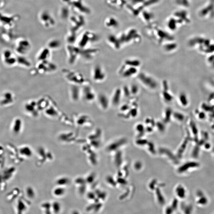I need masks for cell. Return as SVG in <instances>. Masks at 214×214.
<instances>
[{
  "label": "cell",
  "mask_w": 214,
  "mask_h": 214,
  "mask_svg": "<svg viewBox=\"0 0 214 214\" xmlns=\"http://www.w3.org/2000/svg\"><path fill=\"white\" fill-rule=\"evenodd\" d=\"M22 122L21 120L19 119H17L15 121V124H14V131L16 133L19 131L21 127Z\"/></svg>",
  "instance_id": "29"
},
{
  "label": "cell",
  "mask_w": 214,
  "mask_h": 214,
  "mask_svg": "<svg viewBox=\"0 0 214 214\" xmlns=\"http://www.w3.org/2000/svg\"><path fill=\"white\" fill-rule=\"evenodd\" d=\"M176 48V45L174 44H168L164 46L163 49L166 52H172Z\"/></svg>",
  "instance_id": "27"
},
{
  "label": "cell",
  "mask_w": 214,
  "mask_h": 214,
  "mask_svg": "<svg viewBox=\"0 0 214 214\" xmlns=\"http://www.w3.org/2000/svg\"><path fill=\"white\" fill-rule=\"evenodd\" d=\"M4 62L7 65H14L17 64V57L14 56L13 54L9 51H6L3 54Z\"/></svg>",
  "instance_id": "17"
},
{
  "label": "cell",
  "mask_w": 214,
  "mask_h": 214,
  "mask_svg": "<svg viewBox=\"0 0 214 214\" xmlns=\"http://www.w3.org/2000/svg\"><path fill=\"white\" fill-rule=\"evenodd\" d=\"M179 100L182 105L186 106L188 104V100L186 95L184 93H181L179 96Z\"/></svg>",
  "instance_id": "28"
},
{
  "label": "cell",
  "mask_w": 214,
  "mask_h": 214,
  "mask_svg": "<svg viewBox=\"0 0 214 214\" xmlns=\"http://www.w3.org/2000/svg\"><path fill=\"white\" fill-rule=\"evenodd\" d=\"M62 46V43L58 39H54L50 40L47 43L46 47L51 51L58 50Z\"/></svg>",
  "instance_id": "19"
},
{
  "label": "cell",
  "mask_w": 214,
  "mask_h": 214,
  "mask_svg": "<svg viewBox=\"0 0 214 214\" xmlns=\"http://www.w3.org/2000/svg\"><path fill=\"white\" fill-rule=\"evenodd\" d=\"M184 214H192L193 211V207L191 204L186 205L184 206Z\"/></svg>",
  "instance_id": "30"
},
{
  "label": "cell",
  "mask_w": 214,
  "mask_h": 214,
  "mask_svg": "<svg viewBox=\"0 0 214 214\" xmlns=\"http://www.w3.org/2000/svg\"><path fill=\"white\" fill-rule=\"evenodd\" d=\"M178 194L179 197L181 198H184L185 197L186 192L185 189L183 188L179 187L178 189Z\"/></svg>",
  "instance_id": "32"
},
{
  "label": "cell",
  "mask_w": 214,
  "mask_h": 214,
  "mask_svg": "<svg viewBox=\"0 0 214 214\" xmlns=\"http://www.w3.org/2000/svg\"><path fill=\"white\" fill-rule=\"evenodd\" d=\"M122 95V89L120 88H116L112 94L111 99H110V103L114 106L118 105L121 101Z\"/></svg>",
  "instance_id": "18"
},
{
  "label": "cell",
  "mask_w": 214,
  "mask_h": 214,
  "mask_svg": "<svg viewBox=\"0 0 214 214\" xmlns=\"http://www.w3.org/2000/svg\"><path fill=\"white\" fill-rule=\"evenodd\" d=\"M31 48V43L28 40L21 39L17 42L15 49L18 55L25 56L30 52Z\"/></svg>",
  "instance_id": "9"
},
{
  "label": "cell",
  "mask_w": 214,
  "mask_h": 214,
  "mask_svg": "<svg viewBox=\"0 0 214 214\" xmlns=\"http://www.w3.org/2000/svg\"><path fill=\"white\" fill-rule=\"evenodd\" d=\"M108 41L109 43L113 48L116 50L120 49L121 47V43L119 40L113 35L109 36L108 38Z\"/></svg>",
  "instance_id": "22"
},
{
  "label": "cell",
  "mask_w": 214,
  "mask_h": 214,
  "mask_svg": "<svg viewBox=\"0 0 214 214\" xmlns=\"http://www.w3.org/2000/svg\"><path fill=\"white\" fill-rule=\"evenodd\" d=\"M91 77L95 82L102 83L106 78V74L103 67L101 65L98 64L94 65L92 70Z\"/></svg>",
  "instance_id": "8"
},
{
  "label": "cell",
  "mask_w": 214,
  "mask_h": 214,
  "mask_svg": "<svg viewBox=\"0 0 214 214\" xmlns=\"http://www.w3.org/2000/svg\"><path fill=\"white\" fill-rule=\"evenodd\" d=\"M24 109L26 112L33 116H37L39 112L36 100H30L25 104Z\"/></svg>",
  "instance_id": "14"
},
{
  "label": "cell",
  "mask_w": 214,
  "mask_h": 214,
  "mask_svg": "<svg viewBox=\"0 0 214 214\" xmlns=\"http://www.w3.org/2000/svg\"><path fill=\"white\" fill-rule=\"evenodd\" d=\"M138 69L137 67L126 66L123 64L120 68L119 73L123 78H130L134 75H138Z\"/></svg>",
  "instance_id": "12"
},
{
  "label": "cell",
  "mask_w": 214,
  "mask_h": 214,
  "mask_svg": "<svg viewBox=\"0 0 214 214\" xmlns=\"http://www.w3.org/2000/svg\"><path fill=\"white\" fill-rule=\"evenodd\" d=\"M20 153L26 157H30L32 155V151L28 147H24L20 149Z\"/></svg>",
  "instance_id": "26"
},
{
  "label": "cell",
  "mask_w": 214,
  "mask_h": 214,
  "mask_svg": "<svg viewBox=\"0 0 214 214\" xmlns=\"http://www.w3.org/2000/svg\"><path fill=\"white\" fill-rule=\"evenodd\" d=\"M99 39V36L94 33L89 31H85L80 37L79 39H77L76 45L79 47L83 49L89 47L91 44L97 42Z\"/></svg>",
  "instance_id": "3"
},
{
  "label": "cell",
  "mask_w": 214,
  "mask_h": 214,
  "mask_svg": "<svg viewBox=\"0 0 214 214\" xmlns=\"http://www.w3.org/2000/svg\"><path fill=\"white\" fill-rule=\"evenodd\" d=\"M161 95L163 99L165 102H171L173 99V96L169 91V88H163Z\"/></svg>",
  "instance_id": "24"
},
{
  "label": "cell",
  "mask_w": 214,
  "mask_h": 214,
  "mask_svg": "<svg viewBox=\"0 0 214 214\" xmlns=\"http://www.w3.org/2000/svg\"><path fill=\"white\" fill-rule=\"evenodd\" d=\"M196 204L199 206H206L208 204V199L202 192H198L197 194Z\"/></svg>",
  "instance_id": "21"
},
{
  "label": "cell",
  "mask_w": 214,
  "mask_h": 214,
  "mask_svg": "<svg viewBox=\"0 0 214 214\" xmlns=\"http://www.w3.org/2000/svg\"><path fill=\"white\" fill-rule=\"evenodd\" d=\"M41 23L45 28H49L53 27L55 24L54 18L50 13L47 11H44L39 16Z\"/></svg>",
  "instance_id": "10"
},
{
  "label": "cell",
  "mask_w": 214,
  "mask_h": 214,
  "mask_svg": "<svg viewBox=\"0 0 214 214\" xmlns=\"http://www.w3.org/2000/svg\"><path fill=\"white\" fill-rule=\"evenodd\" d=\"M58 69L56 64L50 60L38 62L33 74H48L55 72Z\"/></svg>",
  "instance_id": "2"
},
{
  "label": "cell",
  "mask_w": 214,
  "mask_h": 214,
  "mask_svg": "<svg viewBox=\"0 0 214 214\" xmlns=\"http://www.w3.org/2000/svg\"><path fill=\"white\" fill-rule=\"evenodd\" d=\"M124 64L126 66L138 68L140 66L141 62L137 59H128L124 61Z\"/></svg>",
  "instance_id": "23"
},
{
  "label": "cell",
  "mask_w": 214,
  "mask_h": 214,
  "mask_svg": "<svg viewBox=\"0 0 214 214\" xmlns=\"http://www.w3.org/2000/svg\"><path fill=\"white\" fill-rule=\"evenodd\" d=\"M62 72L64 78L72 85L81 86L90 85V81L78 71L65 68Z\"/></svg>",
  "instance_id": "1"
},
{
  "label": "cell",
  "mask_w": 214,
  "mask_h": 214,
  "mask_svg": "<svg viewBox=\"0 0 214 214\" xmlns=\"http://www.w3.org/2000/svg\"><path fill=\"white\" fill-rule=\"evenodd\" d=\"M96 100L101 109L106 110L108 108L110 103V99L105 94L101 93L97 94Z\"/></svg>",
  "instance_id": "15"
},
{
  "label": "cell",
  "mask_w": 214,
  "mask_h": 214,
  "mask_svg": "<svg viewBox=\"0 0 214 214\" xmlns=\"http://www.w3.org/2000/svg\"><path fill=\"white\" fill-rule=\"evenodd\" d=\"M51 52L52 51L47 47L42 48L38 52L37 56V60L38 62L50 60Z\"/></svg>",
  "instance_id": "16"
},
{
  "label": "cell",
  "mask_w": 214,
  "mask_h": 214,
  "mask_svg": "<svg viewBox=\"0 0 214 214\" xmlns=\"http://www.w3.org/2000/svg\"><path fill=\"white\" fill-rule=\"evenodd\" d=\"M79 48V58L86 62L92 60L100 52L99 49L91 47L83 49Z\"/></svg>",
  "instance_id": "6"
},
{
  "label": "cell",
  "mask_w": 214,
  "mask_h": 214,
  "mask_svg": "<svg viewBox=\"0 0 214 214\" xmlns=\"http://www.w3.org/2000/svg\"><path fill=\"white\" fill-rule=\"evenodd\" d=\"M67 62L70 65H75L80 59V48L76 44H67L66 47Z\"/></svg>",
  "instance_id": "5"
},
{
  "label": "cell",
  "mask_w": 214,
  "mask_h": 214,
  "mask_svg": "<svg viewBox=\"0 0 214 214\" xmlns=\"http://www.w3.org/2000/svg\"><path fill=\"white\" fill-rule=\"evenodd\" d=\"M137 79L144 86L151 90H156L158 87V83L152 76L145 72L138 74Z\"/></svg>",
  "instance_id": "4"
},
{
  "label": "cell",
  "mask_w": 214,
  "mask_h": 214,
  "mask_svg": "<svg viewBox=\"0 0 214 214\" xmlns=\"http://www.w3.org/2000/svg\"><path fill=\"white\" fill-rule=\"evenodd\" d=\"M122 93H123V95H124V97H129L131 96L130 92V90L129 87H124L123 88V89H122Z\"/></svg>",
  "instance_id": "31"
},
{
  "label": "cell",
  "mask_w": 214,
  "mask_h": 214,
  "mask_svg": "<svg viewBox=\"0 0 214 214\" xmlns=\"http://www.w3.org/2000/svg\"><path fill=\"white\" fill-rule=\"evenodd\" d=\"M82 86L72 85L69 88V98L73 102H78L81 99Z\"/></svg>",
  "instance_id": "11"
},
{
  "label": "cell",
  "mask_w": 214,
  "mask_h": 214,
  "mask_svg": "<svg viewBox=\"0 0 214 214\" xmlns=\"http://www.w3.org/2000/svg\"><path fill=\"white\" fill-rule=\"evenodd\" d=\"M129 89L131 96L136 95L139 92V87L136 84H133V85H131V87H129Z\"/></svg>",
  "instance_id": "25"
},
{
  "label": "cell",
  "mask_w": 214,
  "mask_h": 214,
  "mask_svg": "<svg viewBox=\"0 0 214 214\" xmlns=\"http://www.w3.org/2000/svg\"><path fill=\"white\" fill-rule=\"evenodd\" d=\"M39 111H45L51 105L53 100L48 96H44L36 100Z\"/></svg>",
  "instance_id": "13"
},
{
  "label": "cell",
  "mask_w": 214,
  "mask_h": 214,
  "mask_svg": "<svg viewBox=\"0 0 214 214\" xmlns=\"http://www.w3.org/2000/svg\"><path fill=\"white\" fill-rule=\"evenodd\" d=\"M17 64L25 68H30L32 66L31 62L24 56L19 55L17 57Z\"/></svg>",
  "instance_id": "20"
},
{
  "label": "cell",
  "mask_w": 214,
  "mask_h": 214,
  "mask_svg": "<svg viewBox=\"0 0 214 214\" xmlns=\"http://www.w3.org/2000/svg\"><path fill=\"white\" fill-rule=\"evenodd\" d=\"M97 94L90 85L82 86L81 99L87 103H91L96 100Z\"/></svg>",
  "instance_id": "7"
}]
</instances>
